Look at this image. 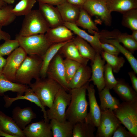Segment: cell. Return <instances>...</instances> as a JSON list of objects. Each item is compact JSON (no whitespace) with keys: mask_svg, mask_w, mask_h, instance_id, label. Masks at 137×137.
<instances>
[{"mask_svg":"<svg viewBox=\"0 0 137 137\" xmlns=\"http://www.w3.org/2000/svg\"><path fill=\"white\" fill-rule=\"evenodd\" d=\"M131 35L134 39L137 41V30L132 31V34Z\"/></svg>","mask_w":137,"mask_h":137,"instance_id":"cell-50","label":"cell"},{"mask_svg":"<svg viewBox=\"0 0 137 137\" xmlns=\"http://www.w3.org/2000/svg\"><path fill=\"white\" fill-rule=\"evenodd\" d=\"M75 24L78 27L87 29L88 32L93 35L95 32H99V29L92 20L91 16L82 7Z\"/></svg>","mask_w":137,"mask_h":137,"instance_id":"cell-32","label":"cell"},{"mask_svg":"<svg viewBox=\"0 0 137 137\" xmlns=\"http://www.w3.org/2000/svg\"><path fill=\"white\" fill-rule=\"evenodd\" d=\"M112 137H134L129 131L127 130L121 124L116 128Z\"/></svg>","mask_w":137,"mask_h":137,"instance_id":"cell-42","label":"cell"},{"mask_svg":"<svg viewBox=\"0 0 137 137\" xmlns=\"http://www.w3.org/2000/svg\"><path fill=\"white\" fill-rule=\"evenodd\" d=\"M64 25L73 32L89 43L96 53L101 54L102 49L101 47L99 32H95L93 35L87 33L77 26L75 23L64 22Z\"/></svg>","mask_w":137,"mask_h":137,"instance_id":"cell-15","label":"cell"},{"mask_svg":"<svg viewBox=\"0 0 137 137\" xmlns=\"http://www.w3.org/2000/svg\"><path fill=\"white\" fill-rule=\"evenodd\" d=\"M0 129L15 137H25L22 130L18 126L12 117L0 111Z\"/></svg>","mask_w":137,"mask_h":137,"instance_id":"cell-22","label":"cell"},{"mask_svg":"<svg viewBox=\"0 0 137 137\" xmlns=\"http://www.w3.org/2000/svg\"><path fill=\"white\" fill-rule=\"evenodd\" d=\"M100 40L102 43H107L113 45L119 50L126 57L133 71L137 73V60L133 54L124 46H122L116 40L100 38Z\"/></svg>","mask_w":137,"mask_h":137,"instance_id":"cell-33","label":"cell"},{"mask_svg":"<svg viewBox=\"0 0 137 137\" xmlns=\"http://www.w3.org/2000/svg\"><path fill=\"white\" fill-rule=\"evenodd\" d=\"M66 80L69 84L81 64L76 61L65 58L63 60Z\"/></svg>","mask_w":137,"mask_h":137,"instance_id":"cell-39","label":"cell"},{"mask_svg":"<svg viewBox=\"0 0 137 137\" xmlns=\"http://www.w3.org/2000/svg\"><path fill=\"white\" fill-rule=\"evenodd\" d=\"M27 55L22 47H19L8 55L2 74L9 80L15 82L17 72Z\"/></svg>","mask_w":137,"mask_h":137,"instance_id":"cell-11","label":"cell"},{"mask_svg":"<svg viewBox=\"0 0 137 137\" xmlns=\"http://www.w3.org/2000/svg\"><path fill=\"white\" fill-rule=\"evenodd\" d=\"M38 10L48 23L50 28L64 24V22L57 8L47 3L39 2Z\"/></svg>","mask_w":137,"mask_h":137,"instance_id":"cell-17","label":"cell"},{"mask_svg":"<svg viewBox=\"0 0 137 137\" xmlns=\"http://www.w3.org/2000/svg\"><path fill=\"white\" fill-rule=\"evenodd\" d=\"M89 101V111L85 121L94 126L97 127L99 123L101 111L97 101L94 85L89 84L87 87Z\"/></svg>","mask_w":137,"mask_h":137,"instance_id":"cell-12","label":"cell"},{"mask_svg":"<svg viewBox=\"0 0 137 137\" xmlns=\"http://www.w3.org/2000/svg\"><path fill=\"white\" fill-rule=\"evenodd\" d=\"M29 85L42 105L49 108L51 106L56 94L61 87L54 80L47 77L40 78Z\"/></svg>","mask_w":137,"mask_h":137,"instance_id":"cell-3","label":"cell"},{"mask_svg":"<svg viewBox=\"0 0 137 137\" xmlns=\"http://www.w3.org/2000/svg\"><path fill=\"white\" fill-rule=\"evenodd\" d=\"M6 62V59H5L2 56H0V74H2Z\"/></svg>","mask_w":137,"mask_h":137,"instance_id":"cell-48","label":"cell"},{"mask_svg":"<svg viewBox=\"0 0 137 137\" xmlns=\"http://www.w3.org/2000/svg\"><path fill=\"white\" fill-rule=\"evenodd\" d=\"M107 5L111 12L121 13L129 10L137 8V0H107Z\"/></svg>","mask_w":137,"mask_h":137,"instance_id":"cell-30","label":"cell"},{"mask_svg":"<svg viewBox=\"0 0 137 137\" xmlns=\"http://www.w3.org/2000/svg\"><path fill=\"white\" fill-rule=\"evenodd\" d=\"M92 73L91 68L87 65L81 64L68 85L71 89L80 88L89 82Z\"/></svg>","mask_w":137,"mask_h":137,"instance_id":"cell-21","label":"cell"},{"mask_svg":"<svg viewBox=\"0 0 137 137\" xmlns=\"http://www.w3.org/2000/svg\"><path fill=\"white\" fill-rule=\"evenodd\" d=\"M105 62V61L102 59L100 54L97 53L94 60L91 62L92 73L89 82L92 81L94 85L96 86L99 92L105 86L104 79Z\"/></svg>","mask_w":137,"mask_h":137,"instance_id":"cell-13","label":"cell"},{"mask_svg":"<svg viewBox=\"0 0 137 137\" xmlns=\"http://www.w3.org/2000/svg\"><path fill=\"white\" fill-rule=\"evenodd\" d=\"M13 8L11 5H7L0 9V25L2 26H8L15 20L16 16L11 11Z\"/></svg>","mask_w":137,"mask_h":137,"instance_id":"cell-38","label":"cell"},{"mask_svg":"<svg viewBox=\"0 0 137 137\" xmlns=\"http://www.w3.org/2000/svg\"><path fill=\"white\" fill-rule=\"evenodd\" d=\"M8 4L2 0H0V9L3 8Z\"/></svg>","mask_w":137,"mask_h":137,"instance_id":"cell-51","label":"cell"},{"mask_svg":"<svg viewBox=\"0 0 137 137\" xmlns=\"http://www.w3.org/2000/svg\"><path fill=\"white\" fill-rule=\"evenodd\" d=\"M130 77L133 89L137 92V77L136 74L133 71L128 72Z\"/></svg>","mask_w":137,"mask_h":137,"instance_id":"cell-44","label":"cell"},{"mask_svg":"<svg viewBox=\"0 0 137 137\" xmlns=\"http://www.w3.org/2000/svg\"><path fill=\"white\" fill-rule=\"evenodd\" d=\"M95 127L85 120L78 122L73 125L72 137H94Z\"/></svg>","mask_w":137,"mask_h":137,"instance_id":"cell-34","label":"cell"},{"mask_svg":"<svg viewBox=\"0 0 137 137\" xmlns=\"http://www.w3.org/2000/svg\"><path fill=\"white\" fill-rule=\"evenodd\" d=\"M50 27L38 9L32 10L25 15L19 33L22 36L45 34Z\"/></svg>","mask_w":137,"mask_h":137,"instance_id":"cell-4","label":"cell"},{"mask_svg":"<svg viewBox=\"0 0 137 137\" xmlns=\"http://www.w3.org/2000/svg\"><path fill=\"white\" fill-rule=\"evenodd\" d=\"M29 87L26 85L12 82L3 74H0V95L8 91L16 92L18 95H23L26 90Z\"/></svg>","mask_w":137,"mask_h":137,"instance_id":"cell-27","label":"cell"},{"mask_svg":"<svg viewBox=\"0 0 137 137\" xmlns=\"http://www.w3.org/2000/svg\"><path fill=\"white\" fill-rule=\"evenodd\" d=\"M87 0H67V2L75 5L81 7Z\"/></svg>","mask_w":137,"mask_h":137,"instance_id":"cell-47","label":"cell"},{"mask_svg":"<svg viewBox=\"0 0 137 137\" xmlns=\"http://www.w3.org/2000/svg\"><path fill=\"white\" fill-rule=\"evenodd\" d=\"M12 114V118L22 130L36 117V114L30 107L22 108L16 106L13 109Z\"/></svg>","mask_w":137,"mask_h":137,"instance_id":"cell-20","label":"cell"},{"mask_svg":"<svg viewBox=\"0 0 137 137\" xmlns=\"http://www.w3.org/2000/svg\"><path fill=\"white\" fill-rule=\"evenodd\" d=\"M2 26L0 25V41L1 40L6 41L11 39V37L8 33L2 30Z\"/></svg>","mask_w":137,"mask_h":137,"instance_id":"cell-46","label":"cell"},{"mask_svg":"<svg viewBox=\"0 0 137 137\" xmlns=\"http://www.w3.org/2000/svg\"><path fill=\"white\" fill-rule=\"evenodd\" d=\"M107 0H87L82 7L91 17L95 16L107 26L112 23L111 12L107 5Z\"/></svg>","mask_w":137,"mask_h":137,"instance_id":"cell-8","label":"cell"},{"mask_svg":"<svg viewBox=\"0 0 137 137\" xmlns=\"http://www.w3.org/2000/svg\"><path fill=\"white\" fill-rule=\"evenodd\" d=\"M19 46V41L16 39L5 41L0 45V56L9 55Z\"/></svg>","mask_w":137,"mask_h":137,"instance_id":"cell-41","label":"cell"},{"mask_svg":"<svg viewBox=\"0 0 137 137\" xmlns=\"http://www.w3.org/2000/svg\"><path fill=\"white\" fill-rule=\"evenodd\" d=\"M110 90L105 86L99 92L100 102V107L101 111L107 109L113 111L116 109L120 104L119 100L111 94Z\"/></svg>","mask_w":137,"mask_h":137,"instance_id":"cell-28","label":"cell"},{"mask_svg":"<svg viewBox=\"0 0 137 137\" xmlns=\"http://www.w3.org/2000/svg\"><path fill=\"white\" fill-rule=\"evenodd\" d=\"M15 39L18 41L20 46L29 55H43L52 44L47 38L45 34H39L28 36H21L18 34Z\"/></svg>","mask_w":137,"mask_h":137,"instance_id":"cell-5","label":"cell"},{"mask_svg":"<svg viewBox=\"0 0 137 137\" xmlns=\"http://www.w3.org/2000/svg\"><path fill=\"white\" fill-rule=\"evenodd\" d=\"M99 33L101 38L117 40L132 54L137 50V41L127 33H121L118 30L115 29L112 31L103 30Z\"/></svg>","mask_w":137,"mask_h":137,"instance_id":"cell-14","label":"cell"},{"mask_svg":"<svg viewBox=\"0 0 137 137\" xmlns=\"http://www.w3.org/2000/svg\"><path fill=\"white\" fill-rule=\"evenodd\" d=\"M68 41L52 44L47 49L42 57V63L40 73V78L47 77V70L50 63L60 48Z\"/></svg>","mask_w":137,"mask_h":137,"instance_id":"cell-29","label":"cell"},{"mask_svg":"<svg viewBox=\"0 0 137 137\" xmlns=\"http://www.w3.org/2000/svg\"><path fill=\"white\" fill-rule=\"evenodd\" d=\"M45 34L52 44L70 41L75 37L73 33L64 24L50 28Z\"/></svg>","mask_w":137,"mask_h":137,"instance_id":"cell-18","label":"cell"},{"mask_svg":"<svg viewBox=\"0 0 137 137\" xmlns=\"http://www.w3.org/2000/svg\"><path fill=\"white\" fill-rule=\"evenodd\" d=\"M122 14V25L132 31L137 30V8L129 10Z\"/></svg>","mask_w":137,"mask_h":137,"instance_id":"cell-36","label":"cell"},{"mask_svg":"<svg viewBox=\"0 0 137 137\" xmlns=\"http://www.w3.org/2000/svg\"><path fill=\"white\" fill-rule=\"evenodd\" d=\"M24 95H17L16 97H10L7 95H4L3 97L5 102L4 106L6 108L10 107L13 103L15 101L19 100H26L36 104L40 107L43 112L44 120L47 122H49L48 119L46 111L45 110V107L44 106L41 102L39 99L33 91L29 87L26 90Z\"/></svg>","mask_w":137,"mask_h":137,"instance_id":"cell-19","label":"cell"},{"mask_svg":"<svg viewBox=\"0 0 137 137\" xmlns=\"http://www.w3.org/2000/svg\"><path fill=\"white\" fill-rule=\"evenodd\" d=\"M113 112L123 124L134 136L137 137V100L123 101Z\"/></svg>","mask_w":137,"mask_h":137,"instance_id":"cell-6","label":"cell"},{"mask_svg":"<svg viewBox=\"0 0 137 137\" xmlns=\"http://www.w3.org/2000/svg\"><path fill=\"white\" fill-rule=\"evenodd\" d=\"M42 63L41 57L27 55L17 72L15 82L29 85L32 79L36 80L40 78Z\"/></svg>","mask_w":137,"mask_h":137,"instance_id":"cell-2","label":"cell"},{"mask_svg":"<svg viewBox=\"0 0 137 137\" xmlns=\"http://www.w3.org/2000/svg\"><path fill=\"white\" fill-rule=\"evenodd\" d=\"M37 1L39 2L57 6L66 2L67 0H37Z\"/></svg>","mask_w":137,"mask_h":137,"instance_id":"cell-45","label":"cell"},{"mask_svg":"<svg viewBox=\"0 0 137 137\" xmlns=\"http://www.w3.org/2000/svg\"><path fill=\"white\" fill-rule=\"evenodd\" d=\"M53 137H72L74 125L67 120L60 121L52 119L50 123Z\"/></svg>","mask_w":137,"mask_h":137,"instance_id":"cell-26","label":"cell"},{"mask_svg":"<svg viewBox=\"0 0 137 137\" xmlns=\"http://www.w3.org/2000/svg\"><path fill=\"white\" fill-rule=\"evenodd\" d=\"M101 46L103 51L116 56H118L120 52L118 49L111 44L101 42Z\"/></svg>","mask_w":137,"mask_h":137,"instance_id":"cell-43","label":"cell"},{"mask_svg":"<svg viewBox=\"0 0 137 137\" xmlns=\"http://www.w3.org/2000/svg\"><path fill=\"white\" fill-rule=\"evenodd\" d=\"M37 1V0H21L11 11L16 16L25 15L32 10Z\"/></svg>","mask_w":137,"mask_h":137,"instance_id":"cell-37","label":"cell"},{"mask_svg":"<svg viewBox=\"0 0 137 137\" xmlns=\"http://www.w3.org/2000/svg\"><path fill=\"white\" fill-rule=\"evenodd\" d=\"M26 137H52L49 122L44 119L28 124L23 130Z\"/></svg>","mask_w":137,"mask_h":137,"instance_id":"cell-16","label":"cell"},{"mask_svg":"<svg viewBox=\"0 0 137 137\" xmlns=\"http://www.w3.org/2000/svg\"><path fill=\"white\" fill-rule=\"evenodd\" d=\"M8 4L11 5L14 3L15 0H2Z\"/></svg>","mask_w":137,"mask_h":137,"instance_id":"cell-52","label":"cell"},{"mask_svg":"<svg viewBox=\"0 0 137 137\" xmlns=\"http://www.w3.org/2000/svg\"><path fill=\"white\" fill-rule=\"evenodd\" d=\"M72 40L82 57L90 60L91 62L94 60L97 53L88 42L77 35Z\"/></svg>","mask_w":137,"mask_h":137,"instance_id":"cell-31","label":"cell"},{"mask_svg":"<svg viewBox=\"0 0 137 137\" xmlns=\"http://www.w3.org/2000/svg\"><path fill=\"white\" fill-rule=\"evenodd\" d=\"M5 137H15L14 136L8 134L0 129V136Z\"/></svg>","mask_w":137,"mask_h":137,"instance_id":"cell-49","label":"cell"},{"mask_svg":"<svg viewBox=\"0 0 137 137\" xmlns=\"http://www.w3.org/2000/svg\"><path fill=\"white\" fill-rule=\"evenodd\" d=\"M121 124L113 111L109 109L102 111L95 136L112 137L116 128Z\"/></svg>","mask_w":137,"mask_h":137,"instance_id":"cell-10","label":"cell"},{"mask_svg":"<svg viewBox=\"0 0 137 137\" xmlns=\"http://www.w3.org/2000/svg\"><path fill=\"white\" fill-rule=\"evenodd\" d=\"M117 84L113 88L123 101L129 102L137 100V92L124 79H118Z\"/></svg>","mask_w":137,"mask_h":137,"instance_id":"cell-23","label":"cell"},{"mask_svg":"<svg viewBox=\"0 0 137 137\" xmlns=\"http://www.w3.org/2000/svg\"><path fill=\"white\" fill-rule=\"evenodd\" d=\"M63 59L57 53L50 63L47 71V77L56 82L69 92L71 89L65 78Z\"/></svg>","mask_w":137,"mask_h":137,"instance_id":"cell-9","label":"cell"},{"mask_svg":"<svg viewBox=\"0 0 137 137\" xmlns=\"http://www.w3.org/2000/svg\"><path fill=\"white\" fill-rule=\"evenodd\" d=\"M58 53L62 55L65 58L76 61L81 64L87 65L89 60L80 55L72 39L63 45Z\"/></svg>","mask_w":137,"mask_h":137,"instance_id":"cell-24","label":"cell"},{"mask_svg":"<svg viewBox=\"0 0 137 137\" xmlns=\"http://www.w3.org/2000/svg\"><path fill=\"white\" fill-rule=\"evenodd\" d=\"M71 95L61 87L56 94L51 107L46 111L48 119L60 121L66 120V108L71 101Z\"/></svg>","mask_w":137,"mask_h":137,"instance_id":"cell-7","label":"cell"},{"mask_svg":"<svg viewBox=\"0 0 137 137\" xmlns=\"http://www.w3.org/2000/svg\"><path fill=\"white\" fill-rule=\"evenodd\" d=\"M88 82L78 88L71 89L70 102L66 112V118L74 125L76 123L84 121L88 112V103L86 98Z\"/></svg>","mask_w":137,"mask_h":137,"instance_id":"cell-1","label":"cell"},{"mask_svg":"<svg viewBox=\"0 0 137 137\" xmlns=\"http://www.w3.org/2000/svg\"><path fill=\"white\" fill-rule=\"evenodd\" d=\"M102 57L112 68L113 72L118 73L125 62L123 57H118L102 51L100 54Z\"/></svg>","mask_w":137,"mask_h":137,"instance_id":"cell-35","label":"cell"},{"mask_svg":"<svg viewBox=\"0 0 137 137\" xmlns=\"http://www.w3.org/2000/svg\"><path fill=\"white\" fill-rule=\"evenodd\" d=\"M56 8L64 22L75 24L79 17L81 7L66 1L57 6Z\"/></svg>","mask_w":137,"mask_h":137,"instance_id":"cell-25","label":"cell"},{"mask_svg":"<svg viewBox=\"0 0 137 137\" xmlns=\"http://www.w3.org/2000/svg\"><path fill=\"white\" fill-rule=\"evenodd\" d=\"M104 79L105 86L110 89H113L118 82L117 79L113 75L112 68L107 63L104 66Z\"/></svg>","mask_w":137,"mask_h":137,"instance_id":"cell-40","label":"cell"}]
</instances>
